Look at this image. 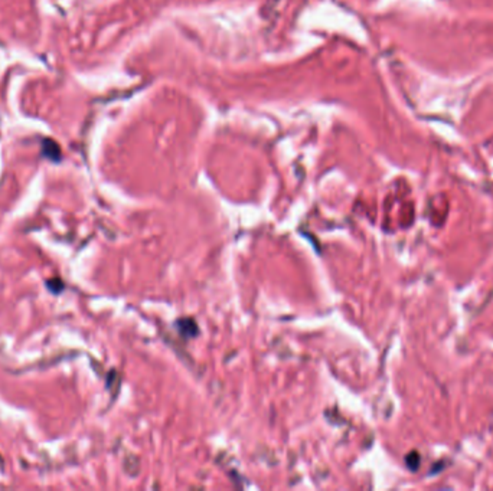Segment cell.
Here are the masks:
<instances>
[{
    "mask_svg": "<svg viewBox=\"0 0 493 491\" xmlns=\"http://www.w3.org/2000/svg\"><path fill=\"white\" fill-rule=\"evenodd\" d=\"M407 464H408V467L411 468V470H417L418 465H420V457H418V454H417V452L410 454L408 458H407Z\"/></svg>",
    "mask_w": 493,
    "mask_h": 491,
    "instance_id": "1",
    "label": "cell"
}]
</instances>
